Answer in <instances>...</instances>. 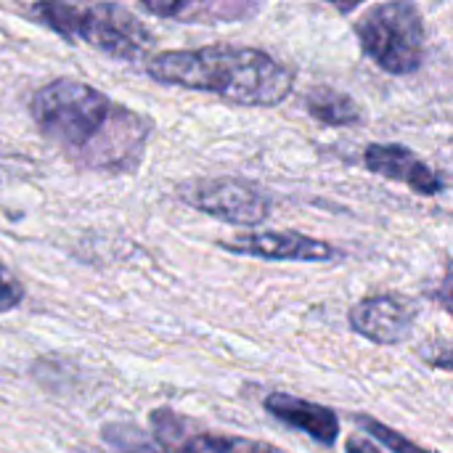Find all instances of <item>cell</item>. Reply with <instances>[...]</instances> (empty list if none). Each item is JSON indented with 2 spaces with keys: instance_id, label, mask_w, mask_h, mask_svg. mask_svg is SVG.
<instances>
[{
  "instance_id": "7c38bea8",
  "label": "cell",
  "mask_w": 453,
  "mask_h": 453,
  "mask_svg": "<svg viewBox=\"0 0 453 453\" xmlns=\"http://www.w3.org/2000/svg\"><path fill=\"white\" fill-rule=\"evenodd\" d=\"M356 422L361 425V430H366L372 438H377L385 449L390 453H435V451H425L422 446H417L414 441H409V438H403L401 433H395V430H390L388 425H382V422H377L374 417H366V414H358L356 417Z\"/></svg>"
},
{
  "instance_id": "3957f363",
  "label": "cell",
  "mask_w": 453,
  "mask_h": 453,
  "mask_svg": "<svg viewBox=\"0 0 453 453\" xmlns=\"http://www.w3.org/2000/svg\"><path fill=\"white\" fill-rule=\"evenodd\" d=\"M29 13L64 40L88 42L117 61H141L154 42L151 32L117 3H37Z\"/></svg>"
},
{
  "instance_id": "5bb4252c",
  "label": "cell",
  "mask_w": 453,
  "mask_h": 453,
  "mask_svg": "<svg viewBox=\"0 0 453 453\" xmlns=\"http://www.w3.org/2000/svg\"><path fill=\"white\" fill-rule=\"evenodd\" d=\"M435 300L441 303L443 311H449L453 316V260L446 263V273H443L441 284L435 287Z\"/></svg>"
},
{
  "instance_id": "277c9868",
  "label": "cell",
  "mask_w": 453,
  "mask_h": 453,
  "mask_svg": "<svg viewBox=\"0 0 453 453\" xmlns=\"http://www.w3.org/2000/svg\"><path fill=\"white\" fill-rule=\"evenodd\" d=\"M364 53L390 74H411L425 58V19L414 3L369 5L356 21Z\"/></svg>"
},
{
  "instance_id": "8992f818",
  "label": "cell",
  "mask_w": 453,
  "mask_h": 453,
  "mask_svg": "<svg viewBox=\"0 0 453 453\" xmlns=\"http://www.w3.org/2000/svg\"><path fill=\"white\" fill-rule=\"evenodd\" d=\"M417 321V305L398 295L366 297L350 311V326L361 337L377 345H401L411 337Z\"/></svg>"
},
{
  "instance_id": "2e32d148",
  "label": "cell",
  "mask_w": 453,
  "mask_h": 453,
  "mask_svg": "<svg viewBox=\"0 0 453 453\" xmlns=\"http://www.w3.org/2000/svg\"><path fill=\"white\" fill-rule=\"evenodd\" d=\"M345 453H382V451H380L374 443H369V441H361V438H348Z\"/></svg>"
},
{
  "instance_id": "e0dca14e",
  "label": "cell",
  "mask_w": 453,
  "mask_h": 453,
  "mask_svg": "<svg viewBox=\"0 0 453 453\" xmlns=\"http://www.w3.org/2000/svg\"><path fill=\"white\" fill-rule=\"evenodd\" d=\"M138 453H186V451H178V449H170V451H154V449H143V451Z\"/></svg>"
},
{
  "instance_id": "52a82bcc",
  "label": "cell",
  "mask_w": 453,
  "mask_h": 453,
  "mask_svg": "<svg viewBox=\"0 0 453 453\" xmlns=\"http://www.w3.org/2000/svg\"><path fill=\"white\" fill-rule=\"evenodd\" d=\"M220 247L234 255H250L263 260H292V263H326L340 257V252L332 244L295 231L239 234L236 239L220 242Z\"/></svg>"
},
{
  "instance_id": "8fae6325",
  "label": "cell",
  "mask_w": 453,
  "mask_h": 453,
  "mask_svg": "<svg viewBox=\"0 0 453 453\" xmlns=\"http://www.w3.org/2000/svg\"><path fill=\"white\" fill-rule=\"evenodd\" d=\"M186 453H281L268 443L247 441V438H231V435H194L186 438L180 446H170Z\"/></svg>"
},
{
  "instance_id": "9c48e42d",
  "label": "cell",
  "mask_w": 453,
  "mask_h": 453,
  "mask_svg": "<svg viewBox=\"0 0 453 453\" xmlns=\"http://www.w3.org/2000/svg\"><path fill=\"white\" fill-rule=\"evenodd\" d=\"M263 406L271 417L289 425L292 430L311 435L321 446H332L340 438V419L326 406H319V403H311L287 393H271L263 401Z\"/></svg>"
},
{
  "instance_id": "7a4b0ae2",
  "label": "cell",
  "mask_w": 453,
  "mask_h": 453,
  "mask_svg": "<svg viewBox=\"0 0 453 453\" xmlns=\"http://www.w3.org/2000/svg\"><path fill=\"white\" fill-rule=\"evenodd\" d=\"M151 80L220 96L239 106H279L292 96L295 74L271 53L239 45L162 50L146 61Z\"/></svg>"
},
{
  "instance_id": "5b68a950",
  "label": "cell",
  "mask_w": 453,
  "mask_h": 453,
  "mask_svg": "<svg viewBox=\"0 0 453 453\" xmlns=\"http://www.w3.org/2000/svg\"><path fill=\"white\" fill-rule=\"evenodd\" d=\"M178 196L188 207L234 226H257L271 212L265 191L244 178H194L178 186Z\"/></svg>"
},
{
  "instance_id": "9a60e30c",
  "label": "cell",
  "mask_w": 453,
  "mask_h": 453,
  "mask_svg": "<svg viewBox=\"0 0 453 453\" xmlns=\"http://www.w3.org/2000/svg\"><path fill=\"white\" fill-rule=\"evenodd\" d=\"M427 364L435 366V369H443V372H453V350H433L427 356Z\"/></svg>"
},
{
  "instance_id": "4fadbf2b",
  "label": "cell",
  "mask_w": 453,
  "mask_h": 453,
  "mask_svg": "<svg viewBox=\"0 0 453 453\" xmlns=\"http://www.w3.org/2000/svg\"><path fill=\"white\" fill-rule=\"evenodd\" d=\"M24 303V287L21 281L0 263V313H11Z\"/></svg>"
},
{
  "instance_id": "30bf717a",
  "label": "cell",
  "mask_w": 453,
  "mask_h": 453,
  "mask_svg": "<svg viewBox=\"0 0 453 453\" xmlns=\"http://www.w3.org/2000/svg\"><path fill=\"white\" fill-rule=\"evenodd\" d=\"M305 109L308 114L321 122V125H332V127H342V125H350L361 117V109L358 104L348 96V93H340L329 85H319L313 88L308 96H305Z\"/></svg>"
},
{
  "instance_id": "6da1fadb",
  "label": "cell",
  "mask_w": 453,
  "mask_h": 453,
  "mask_svg": "<svg viewBox=\"0 0 453 453\" xmlns=\"http://www.w3.org/2000/svg\"><path fill=\"white\" fill-rule=\"evenodd\" d=\"M29 114L45 138L88 170L133 173L151 135L149 117L72 77L53 80L35 90Z\"/></svg>"
},
{
  "instance_id": "ba28073f",
  "label": "cell",
  "mask_w": 453,
  "mask_h": 453,
  "mask_svg": "<svg viewBox=\"0 0 453 453\" xmlns=\"http://www.w3.org/2000/svg\"><path fill=\"white\" fill-rule=\"evenodd\" d=\"M364 165L382 178L411 186L417 194L433 196V194L443 191L441 175L425 159H419L411 149H406L401 143H372V146H366Z\"/></svg>"
}]
</instances>
